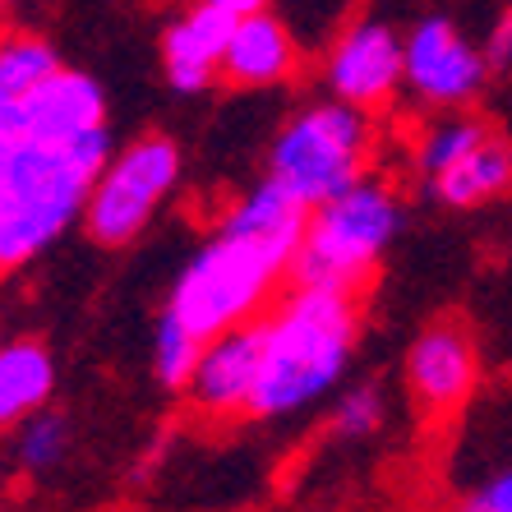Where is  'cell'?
<instances>
[{"label":"cell","instance_id":"cell-21","mask_svg":"<svg viewBox=\"0 0 512 512\" xmlns=\"http://www.w3.org/2000/svg\"><path fill=\"white\" fill-rule=\"evenodd\" d=\"M476 499L485 503L489 512H512V471H503L499 480H489V485L480 489Z\"/></svg>","mask_w":512,"mask_h":512},{"label":"cell","instance_id":"cell-6","mask_svg":"<svg viewBox=\"0 0 512 512\" xmlns=\"http://www.w3.org/2000/svg\"><path fill=\"white\" fill-rule=\"evenodd\" d=\"M180 185V148L167 134H143L111 153L84 203V227L97 245H130L153 227Z\"/></svg>","mask_w":512,"mask_h":512},{"label":"cell","instance_id":"cell-4","mask_svg":"<svg viewBox=\"0 0 512 512\" xmlns=\"http://www.w3.org/2000/svg\"><path fill=\"white\" fill-rule=\"evenodd\" d=\"M379 162V125L374 111L323 97L300 107L268 143V180L305 208L337 199L356 180L374 176Z\"/></svg>","mask_w":512,"mask_h":512},{"label":"cell","instance_id":"cell-25","mask_svg":"<svg viewBox=\"0 0 512 512\" xmlns=\"http://www.w3.org/2000/svg\"><path fill=\"white\" fill-rule=\"evenodd\" d=\"M153 5H171V0H153Z\"/></svg>","mask_w":512,"mask_h":512},{"label":"cell","instance_id":"cell-18","mask_svg":"<svg viewBox=\"0 0 512 512\" xmlns=\"http://www.w3.org/2000/svg\"><path fill=\"white\" fill-rule=\"evenodd\" d=\"M199 351H203V337H194L185 323H176L171 314H162L157 323V337H153V370L157 383L171 388V393H185L194 379V365H199Z\"/></svg>","mask_w":512,"mask_h":512},{"label":"cell","instance_id":"cell-13","mask_svg":"<svg viewBox=\"0 0 512 512\" xmlns=\"http://www.w3.org/2000/svg\"><path fill=\"white\" fill-rule=\"evenodd\" d=\"M300 70V37L282 14L259 10L236 19L227 42V65L222 79L231 88H277L291 84Z\"/></svg>","mask_w":512,"mask_h":512},{"label":"cell","instance_id":"cell-23","mask_svg":"<svg viewBox=\"0 0 512 512\" xmlns=\"http://www.w3.org/2000/svg\"><path fill=\"white\" fill-rule=\"evenodd\" d=\"M208 5H217V10H222V14H231V19H245V14L273 10V0H208Z\"/></svg>","mask_w":512,"mask_h":512},{"label":"cell","instance_id":"cell-19","mask_svg":"<svg viewBox=\"0 0 512 512\" xmlns=\"http://www.w3.org/2000/svg\"><path fill=\"white\" fill-rule=\"evenodd\" d=\"M485 60H489V88L485 102L494 111V125L512 139V10H503L485 33Z\"/></svg>","mask_w":512,"mask_h":512},{"label":"cell","instance_id":"cell-12","mask_svg":"<svg viewBox=\"0 0 512 512\" xmlns=\"http://www.w3.org/2000/svg\"><path fill=\"white\" fill-rule=\"evenodd\" d=\"M107 130V93L97 79L60 65L51 79L24 97V134L42 143H74L84 134Z\"/></svg>","mask_w":512,"mask_h":512},{"label":"cell","instance_id":"cell-20","mask_svg":"<svg viewBox=\"0 0 512 512\" xmlns=\"http://www.w3.org/2000/svg\"><path fill=\"white\" fill-rule=\"evenodd\" d=\"M383 416H388V397L379 383H356L333 406V434L337 439H370L383 425Z\"/></svg>","mask_w":512,"mask_h":512},{"label":"cell","instance_id":"cell-3","mask_svg":"<svg viewBox=\"0 0 512 512\" xmlns=\"http://www.w3.org/2000/svg\"><path fill=\"white\" fill-rule=\"evenodd\" d=\"M111 153V130L74 143H42L28 134L0 143V273L33 263L74 217H84L88 190Z\"/></svg>","mask_w":512,"mask_h":512},{"label":"cell","instance_id":"cell-9","mask_svg":"<svg viewBox=\"0 0 512 512\" xmlns=\"http://www.w3.org/2000/svg\"><path fill=\"white\" fill-rule=\"evenodd\" d=\"M480 383V346L457 319L429 323L406 351V388L429 416H448Z\"/></svg>","mask_w":512,"mask_h":512},{"label":"cell","instance_id":"cell-11","mask_svg":"<svg viewBox=\"0 0 512 512\" xmlns=\"http://www.w3.org/2000/svg\"><path fill=\"white\" fill-rule=\"evenodd\" d=\"M231 28H236V19L208 5V0L180 10L162 28V70H167V84L176 93H203L222 79Z\"/></svg>","mask_w":512,"mask_h":512},{"label":"cell","instance_id":"cell-8","mask_svg":"<svg viewBox=\"0 0 512 512\" xmlns=\"http://www.w3.org/2000/svg\"><path fill=\"white\" fill-rule=\"evenodd\" d=\"M319 79L328 97L360 111L393 107L402 93V33L388 19H351L323 47Z\"/></svg>","mask_w":512,"mask_h":512},{"label":"cell","instance_id":"cell-14","mask_svg":"<svg viewBox=\"0 0 512 512\" xmlns=\"http://www.w3.org/2000/svg\"><path fill=\"white\" fill-rule=\"evenodd\" d=\"M512 190V139L489 120L476 139L448 162L434 180H425V194L443 208H485Z\"/></svg>","mask_w":512,"mask_h":512},{"label":"cell","instance_id":"cell-5","mask_svg":"<svg viewBox=\"0 0 512 512\" xmlns=\"http://www.w3.org/2000/svg\"><path fill=\"white\" fill-rule=\"evenodd\" d=\"M402 217V194L388 180H356L337 199L310 208V227H305V245H300V259L291 268V282L360 296V286L379 273L383 254L393 250Z\"/></svg>","mask_w":512,"mask_h":512},{"label":"cell","instance_id":"cell-15","mask_svg":"<svg viewBox=\"0 0 512 512\" xmlns=\"http://www.w3.org/2000/svg\"><path fill=\"white\" fill-rule=\"evenodd\" d=\"M56 393V360L33 337L0 342V429H19Z\"/></svg>","mask_w":512,"mask_h":512},{"label":"cell","instance_id":"cell-10","mask_svg":"<svg viewBox=\"0 0 512 512\" xmlns=\"http://www.w3.org/2000/svg\"><path fill=\"white\" fill-rule=\"evenodd\" d=\"M259 370H263V323L254 319L203 342L185 397L194 402V411H203L213 420L250 416Z\"/></svg>","mask_w":512,"mask_h":512},{"label":"cell","instance_id":"cell-16","mask_svg":"<svg viewBox=\"0 0 512 512\" xmlns=\"http://www.w3.org/2000/svg\"><path fill=\"white\" fill-rule=\"evenodd\" d=\"M60 70L56 51H51V42H42L37 33H0V93L5 97H19L24 102L28 93H33L42 79H51V74Z\"/></svg>","mask_w":512,"mask_h":512},{"label":"cell","instance_id":"cell-22","mask_svg":"<svg viewBox=\"0 0 512 512\" xmlns=\"http://www.w3.org/2000/svg\"><path fill=\"white\" fill-rule=\"evenodd\" d=\"M24 134V102L19 97H5L0 93V143L5 139H19Z\"/></svg>","mask_w":512,"mask_h":512},{"label":"cell","instance_id":"cell-2","mask_svg":"<svg viewBox=\"0 0 512 512\" xmlns=\"http://www.w3.org/2000/svg\"><path fill=\"white\" fill-rule=\"evenodd\" d=\"M254 420H291L333 393L360 346V300L328 286H291L263 314Z\"/></svg>","mask_w":512,"mask_h":512},{"label":"cell","instance_id":"cell-7","mask_svg":"<svg viewBox=\"0 0 512 512\" xmlns=\"http://www.w3.org/2000/svg\"><path fill=\"white\" fill-rule=\"evenodd\" d=\"M485 47L448 14H425L402 33V93L425 111H471L485 102Z\"/></svg>","mask_w":512,"mask_h":512},{"label":"cell","instance_id":"cell-17","mask_svg":"<svg viewBox=\"0 0 512 512\" xmlns=\"http://www.w3.org/2000/svg\"><path fill=\"white\" fill-rule=\"evenodd\" d=\"M70 439H74L70 420L60 416V411H47V406H42L37 416H28L24 425H19V466L33 471V476L56 471V466L70 457Z\"/></svg>","mask_w":512,"mask_h":512},{"label":"cell","instance_id":"cell-24","mask_svg":"<svg viewBox=\"0 0 512 512\" xmlns=\"http://www.w3.org/2000/svg\"><path fill=\"white\" fill-rule=\"evenodd\" d=\"M462 512H489V508L480 499H471V503H462Z\"/></svg>","mask_w":512,"mask_h":512},{"label":"cell","instance_id":"cell-1","mask_svg":"<svg viewBox=\"0 0 512 512\" xmlns=\"http://www.w3.org/2000/svg\"><path fill=\"white\" fill-rule=\"evenodd\" d=\"M310 227V208L273 180L231 203L217 231L190 254L171 286L167 314L194 337H217L268 314L277 286L291 277Z\"/></svg>","mask_w":512,"mask_h":512},{"label":"cell","instance_id":"cell-26","mask_svg":"<svg viewBox=\"0 0 512 512\" xmlns=\"http://www.w3.org/2000/svg\"><path fill=\"white\" fill-rule=\"evenodd\" d=\"M5 5H10V0H0V10H5Z\"/></svg>","mask_w":512,"mask_h":512}]
</instances>
